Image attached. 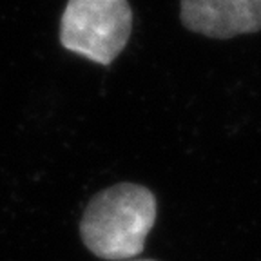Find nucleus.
<instances>
[{
	"instance_id": "nucleus-3",
	"label": "nucleus",
	"mask_w": 261,
	"mask_h": 261,
	"mask_svg": "<svg viewBox=\"0 0 261 261\" xmlns=\"http://www.w3.org/2000/svg\"><path fill=\"white\" fill-rule=\"evenodd\" d=\"M181 22L211 38H232L261 29V0H181Z\"/></svg>"
},
{
	"instance_id": "nucleus-1",
	"label": "nucleus",
	"mask_w": 261,
	"mask_h": 261,
	"mask_svg": "<svg viewBox=\"0 0 261 261\" xmlns=\"http://www.w3.org/2000/svg\"><path fill=\"white\" fill-rule=\"evenodd\" d=\"M156 221V198L147 187L118 184L98 192L80 223L82 241L107 261L135 259Z\"/></svg>"
},
{
	"instance_id": "nucleus-2",
	"label": "nucleus",
	"mask_w": 261,
	"mask_h": 261,
	"mask_svg": "<svg viewBox=\"0 0 261 261\" xmlns=\"http://www.w3.org/2000/svg\"><path fill=\"white\" fill-rule=\"evenodd\" d=\"M130 25L127 0H69L62 15L60 42L73 53L107 65L123 51Z\"/></svg>"
},
{
	"instance_id": "nucleus-4",
	"label": "nucleus",
	"mask_w": 261,
	"mask_h": 261,
	"mask_svg": "<svg viewBox=\"0 0 261 261\" xmlns=\"http://www.w3.org/2000/svg\"><path fill=\"white\" fill-rule=\"evenodd\" d=\"M127 261H154V259H127Z\"/></svg>"
}]
</instances>
